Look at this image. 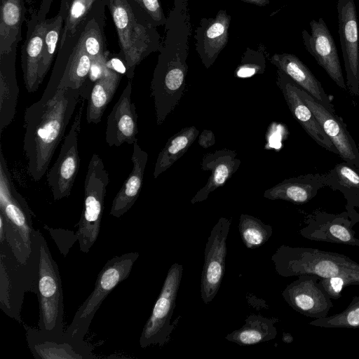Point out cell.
Masks as SVG:
<instances>
[{
	"mask_svg": "<svg viewBox=\"0 0 359 359\" xmlns=\"http://www.w3.org/2000/svg\"><path fill=\"white\" fill-rule=\"evenodd\" d=\"M306 222L300 233L307 239L359 247V239L352 229L355 224L347 211L339 214L316 211Z\"/></svg>",
	"mask_w": 359,
	"mask_h": 359,
	"instance_id": "e0dca14e",
	"label": "cell"
},
{
	"mask_svg": "<svg viewBox=\"0 0 359 359\" xmlns=\"http://www.w3.org/2000/svg\"><path fill=\"white\" fill-rule=\"evenodd\" d=\"M29 1H32V0H29Z\"/></svg>",
	"mask_w": 359,
	"mask_h": 359,
	"instance_id": "c3c4849f",
	"label": "cell"
},
{
	"mask_svg": "<svg viewBox=\"0 0 359 359\" xmlns=\"http://www.w3.org/2000/svg\"><path fill=\"white\" fill-rule=\"evenodd\" d=\"M54 0H42L37 11V15L41 20L46 19V16L50 11V6Z\"/></svg>",
	"mask_w": 359,
	"mask_h": 359,
	"instance_id": "ee69618b",
	"label": "cell"
},
{
	"mask_svg": "<svg viewBox=\"0 0 359 359\" xmlns=\"http://www.w3.org/2000/svg\"><path fill=\"white\" fill-rule=\"evenodd\" d=\"M67 14V12L59 10L55 17L47 19L43 49L39 67L40 84L48 72L57 53Z\"/></svg>",
	"mask_w": 359,
	"mask_h": 359,
	"instance_id": "836d02e7",
	"label": "cell"
},
{
	"mask_svg": "<svg viewBox=\"0 0 359 359\" xmlns=\"http://www.w3.org/2000/svg\"><path fill=\"white\" fill-rule=\"evenodd\" d=\"M32 239V255L26 264L18 260L6 240L0 241V309L19 323L25 294L34 293L38 274L39 253L34 234Z\"/></svg>",
	"mask_w": 359,
	"mask_h": 359,
	"instance_id": "5b68a950",
	"label": "cell"
},
{
	"mask_svg": "<svg viewBox=\"0 0 359 359\" xmlns=\"http://www.w3.org/2000/svg\"><path fill=\"white\" fill-rule=\"evenodd\" d=\"M276 318H267L260 315L251 314L245 320L243 326L228 334L225 339L241 346L254 345L273 339L277 335Z\"/></svg>",
	"mask_w": 359,
	"mask_h": 359,
	"instance_id": "f546056e",
	"label": "cell"
},
{
	"mask_svg": "<svg viewBox=\"0 0 359 359\" xmlns=\"http://www.w3.org/2000/svg\"><path fill=\"white\" fill-rule=\"evenodd\" d=\"M118 35L119 57L132 80L136 67L151 53L160 51L162 42L156 27L139 17L127 0H106Z\"/></svg>",
	"mask_w": 359,
	"mask_h": 359,
	"instance_id": "277c9868",
	"label": "cell"
},
{
	"mask_svg": "<svg viewBox=\"0 0 359 359\" xmlns=\"http://www.w3.org/2000/svg\"><path fill=\"white\" fill-rule=\"evenodd\" d=\"M231 16L220 9L212 18H203L195 31L196 50L206 69L216 61L229 41Z\"/></svg>",
	"mask_w": 359,
	"mask_h": 359,
	"instance_id": "ac0fdd59",
	"label": "cell"
},
{
	"mask_svg": "<svg viewBox=\"0 0 359 359\" xmlns=\"http://www.w3.org/2000/svg\"><path fill=\"white\" fill-rule=\"evenodd\" d=\"M132 80L128 79L118 101L109 113L105 132V140L109 147L137 142V114L131 102Z\"/></svg>",
	"mask_w": 359,
	"mask_h": 359,
	"instance_id": "ffe728a7",
	"label": "cell"
},
{
	"mask_svg": "<svg viewBox=\"0 0 359 359\" xmlns=\"http://www.w3.org/2000/svg\"><path fill=\"white\" fill-rule=\"evenodd\" d=\"M72 0H61L60 9L68 12L69 7Z\"/></svg>",
	"mask_w": 359,
	"mask_h": 359,
	"instance_id": "bcb514c9",
	"label": "cell"
},
{
	"mask_svg": "<svg viewBox=\"0 0 359 359\" xmlns=\"http://www.w3.org/2000/svg\"><path fill=\"white\" fill-rule=\"evenodd\" d=\"M243 2L251 4L257 6L264 7L269 4V0H241Z\"/></svg>",
	"mask_w": 359,
	"mask_h": 359,
	"instance_id": "f6af8a7d",
	"label": "cell"
},
{
	"mask_svg": "<svg viewBox=\"0 0 359 359\" xmlns=\"http://www.w3.org/2000/svg\"><path fill=\"white\" fill-rule=\"evenodd\" d=\"M325 185L339 191L346 201V209L355 224L359 222V168L345 161L326 172Z\"/></svg>",
	"mask_w": 359,
	"mask_h": 359,
	"instance_id": "4316f807",
	"label": "cell"
},
{
	"mask_svg": "<svg viewBox=\"0 0 359 359\" xmlns=\"http://www.w3.org/2000/svg\"><path fill=\"white\" fill-rule=\"evenodd\" d=\"M28 347L36 359H94L97 356L84 339L66 332H50L24 325Z\"/></svg>",
	"mask_w": 359,
	"mask_h": 359,
	"instance_id": "8fae6325",
	"label": "cell"
},
{
	"mask_svg": "<svg viewBox=\"0 0 359 359\" xmlns=\"http://www.w3.org/2000/svg\"><path fill=\"white\" fill-rule=\"evenodd\" d=\"M198 143L204 149H207L215 143V137L210 130H204L199 135Z\"/></svg>",
	"mask_w": 359,
	"mask_h": 359,
	"instance_id": "7bdbcfd3",
	"label": "cell"
},
{
	"mask_svg": "<svg viewBox=\"0 0 359 359\" xmlns=\"http://www.w3.org/2000/svg\"><path fill=\"white\" fill-rule=\"evenodd\" d=\"M283 341H285L286 343H291L293 340L292 337L289 334H284L283 337Z\"/></svg>",
	"mask_w": 359,
	"mask_h": 359,
	"instance_id": "7dc6e473",
	"label": "cell"
},
{
	"mask_svg": "<svg viewBox=\"0 0 359 359\" xmlns=\"http://www.w3.org/2000/svg\"><path fill=\"white\" fill-rule=\"evenodd\" d=\"M32 211L13 184L0 145V241L6 240L22 264L32 255Z\"/></svg>",
	"mask_w": 359,
	"mask_h": 359,
	"instance_id": "7a4b0ae2",
	"label": "cell"
},
{
	"mask_svg": "<svg viewBox=\"0 0 359 359\" xmlns=\"http://www.w3.org/2000/svg\"><path fill=\"white\" fill-rule=\"evenodd\" d=\"M183 266L173 264L168 270L161 292L145 323L140 338V346L145 348L151 345L163 346L172 331L170 323L175 300L182 277Z\"/></svg>",
	"mask_w": 359,
	"mask_h": 359,
	"instance_id": "9c48e42d",
	"label": "cell"
},
{
	"mask_svg": "<svg viewBox=\"0 0 359 359\" xmlns=\"http://www.w3.org/2000/svg\"><path fill=\"white\" fill-rule=\"evenodd\" d=\"M0 55L17 49L22 40L26 8L24 0H1Z\"/></svg>",
	"mask_w": 359,
	"mask_h": 359,
	"instance_id": "83f0119b",
	"label": "cell"
},
{
	"mask_svg": "<svg viewBox=\"0 0 359 359\" xmlns=\"http://www.w3.org/2000/svg\"><path fill=\"white\" fill-rule=\"evenodd\" d=\"M139 257L137 252H130L109 259L97 275L94 290L79 307L72 321L65 331L72 337L84 339L91 322L108 294L126 280Z\"/></svg>",
	"mask_w": 359,
	"mask_h": 359,
	"instance_id": "52a82bcc",
	"label": "cell"
},
{
	"mask_svg": "<svg viewBox=\"0 0 359 359\" xmlns=\"http://www.w3.org/2000/svg\"><path fill=\"white\" fill-rule=\"evenodd\" d=\"M318 283L326 292L330 299H337L341 297V292L346 286L354 285L353 282L342 276L320 278Z\"/></svg>",
	"mask_w": 359,
	"mask_h": 359,
	"instance_id": "ab89813d",
	"label": "cell"
},
{
	"mask_svg": "<svg viewBox=\"0 0 359 359\" xmlns=\"http://www.w3.org/2000/svg\"><path fill=\"white\" fill-rule=\"evenodd\" d=\"M270 62L317 102L330 111L335 112L332 102L321 83L297 56L286 53H275L270 57Z\"/></svg>",
	"mask_w": 359,
	"mask_h": 359,
	"instance_id": "7402d4cb",
	"label": "cell"
},
{
	"mask_svg": "<svg viewBox=\"0 0 359 359\" xmlns=\"http://www.w3.org/2000/svg\"><path fill=\"white\" fill-rule=\"evenodd\" d=\"M80 98L79 90L64 88L47 102L37 101L26 108L23 151L27 172L34 181L47 172Z\"/></svg>",
	"mask_w": 359,
	"mask_h": 359,
	"instance_id": "6da1fadb",
	"label": "cell"
},
{
	"mask_svg": "<svg viewBox=\"0 0 359 359\" xmlns=\"http://www.w3.org/2000/svg\"><path fill=\"white\" fill-rule=\"evenodd\" d=\"M106 0H72L65 18L59 48L65 41L83 29L94 15L105 11Z\"/></svg>",
	"mask_w": 359,
	"mask_h": 359,
	"instance_id": "4dcf8cb0",
	"label": "cell"
},
{
	"mask_svg": "<svg viewBox=\"0 0 359 359\" xmlns=\"http://www.w3.org/2000/svg\"><path fill=\"white\" fill-rule=\"evenodd\" d=\"M122 74L107 67L104 74L96 81L88 98L86 120L88 123H98L111 101L120 83Z\"/></svg>",
	"mask_w": 359,
	"mask_h": 359,
	"instance_id": "f1b7e54d",
	"label": "cell"
},
{
	"mask_svg": "<svg viewBox=\"0 0 359 359\" xmlns=\"http://www.w3.org/2000/svg\"><path fill=\"white\" fill-rule=\"evenodd\" d=\"M106 66L107 68L119 74H127V67L124 61L119 57H112L107 60Z\"/></svg>",
	"mask_w": 359,
	"mask_h": 359,
	"instance_id": "b9f144b4",
	"label": "cell"
},
{
	"mask_svg": "<svg viewBox=\"0 0 359 359\" xmlns=\"http://www.w3.org/2000/svg\"><path fill=\"white\" fill-rule=\"evenodd\" d=\"M133 11L152 26L165 25V15L160 0H127Z\"/></svg>",
	"mask_w": 359,
	"mask_h": 359,
	"instance_id": "f35d334b",
	"label": "cell"
},
{
	"mask_svg": "<svg viewBox=\"0 0 359 359\" xmlns=\"http://www.w3.org/2000/svg\"><path fill=\"white\" fill-rule=\"evenodd\" d=\"M319 279L311 274L298 276L283 291V299L294 311L306 317L317 319L327 316L333 304L318 283Z\"/></svg>",
	"mask_w": 359,
	"mask_h": 359,
	"instance_id": "5bb4252c",
	"label": "cell"
},
{
	"mask_svg": "<svg viewBox=\"0 0 359 359\" xmlns=\"http://www.w3.org/2000/svg\"><path fill=\"white\" fill-rule=\"evenodd\" d=\"M238 230L245 245L255 249L263 245L272 236V227L259 219L247 214H241Z\"/></svg>",
	"mask_w": 359,
	"mask_h": 359,
	"instance_id": "d590c367",
	"label": "cell"
},
{
	"mask_svg": "<svg viewBox=\"0 0 359 359\" xmlns=\"http://www.w3.org/2000/svg\"><path fill=\"white\" fill-rule=\"evenodd\" d=\"M311 33L303 29L302 36L306 50L341 88L347 90L334 39L323 18L312 20Z\"/></svg>",
	"mask_w": 359,
	"mask_h": 359,
	"instance_id": "9a60e30c",
	"label": "cell"
},
{
	"mask_svg": "<svg viewBox=\"0 0 359 359\" xmlns=\"http://www.w3.org/2000/svg\"><path fill=\"white\" fill-rule=\"evenodd\" d=\"M271 259L277 273L284 277L303 274L320 278L342 276L359 285V263L336 252L281 245Z\"/></svg>",
	"mask_w": 359,
	"mask_h": 359,
	"instance_id": "3957f363",
	"label": "cell"
},
{
	"mask_svg": "<svg viewBox=\"0 0 359 359\" xmlns=\"http://www.w3.org/2000/svg\"><path fill=\"white\" fill-rule=\"evenodd\" d=\"M109 182V174L102 158L94 154L88 165L83 208L76 232L82 252H88L99 236Z\"/></svg>",
	"mask_w": 359,
	"mask_h": 359,
	"instance_id": "ba28073f",
	"label": "cell"
},
{
	"mask_svg": "<svg viewBox=\"0 0 359 359\" xmlns=\"http://www.w3.org/2000/svg\"><path fill=\"white\" fill-rule=\"evenodd\" d=\"M131 160L133 169L111 203L109 214L116 218L121 217L131 208L142 189L148 154L141 149L137 142L133 144Z\"/></svg>",
	"mask_w": 359,
	"mask_h": 359,
	"instance_id": "d4e9b609",
	"label": "cell"
},
{
	"mask_svg": "<svg viewBox=\"0 0 359 359\" xmlns=\"http://www.w3.org/2000/svg\"><path fill=\"white\" fill-rule=\"evenodd\" d=\"M276 83L281 90L293 117L305 132L324 149L338 155V151L324 132L314 114L297 93V85L277 69Z\"/></svg>",
	"mask_w": 359,
	"mask_h": 359,
	"instance_id": "d6986e66",
	"label": "cell"
},
{
	"mask_svg": "<svg viewBox=\"0 0 359 359\" xmlns=\"http://www.w3.org/2000/svg\"><path fill=\"white\" fill-rule=\"evenodd\" d=\"M297 93L314 114L341 158L359 168V149L343 119L317 102L298 85Z\"/></svg>",
	"mask_w": 359,
	"mask_h": 359,
	"instance_id": "2e32d148",
	"label": "cell"
},
{
	"mask_svg": "<svg viewBox=\"0 0 359 359\" xmlns=\"http://www.w3.org/2000/svg\"><path fill=\"white\" fill-rule=\"evenodd\" d=\"M309 325L325 328L359 329V296L353 297L350 304L343 311L314 319Z\"/></svg>",
	"mask_w": 359,
	"mask_h": 359,
	"instance_id": "8d00e7d4",
	"label": "cell"
},
{
	"mask_svg": "<svg viewBox=\"0 0 359 359\" xmlns=\"http://www.w3.org/2000/svg\"><path fill=\"white\" fill-rule=\"evenodd\" d=\"M325 180V173H311L285 179L266 189L264 197L295 204L306 203L313 198L321 188L326 187Z\"/></svg>",
	"mask_w": 359,
	"mask_h": 359,
	"instance_id": "cb8c5ba5",
	"label": "cell"
},
{
	"mask_svg": "<svg viewBox=\"0 0 359 359\" xmlns=\"http://www.w3.org/2000/svg\"><path fill=\"white\" fill-rule=\"evenodd\" d=\"M83 100L82 98L69 131L61 146L58 157L46 175L47 184L55 201L70 195L79 172L80 157L78 140L81 131Z\"/></svg>",
	"mask_w": 359,
	"mask_h": 359,
	"instance_id": "30bf717a",
	"label": "cell"
},
{
	"mask_svg": "<svg viewBox=\"0 0 359 359\" xmlns=\"http://www.w3.org/2000/svg\"><path fill=\"white\" fill-rule=\"evenodd\" d=\"M91 64L92 58L83 48L79 38L69 57L58 90L64 88L77 89L80 90L82 97Z\"/></svg>",
	"mask_w": 359,
	"mask_h": 359,
	"instance_id": "d6a6232c",
	"label": "cell"
},
{
	"mask_svg": "<svg viewBox=\"0 0 359 359\" xmlns=\"http://www.w3.org/2000/svg\"><path fill=\"white\" fill-rule=\"evenodd\" d=\"M231 149H223L207 153L202 158L201 165L203 171L211 172L207 183L191 200L192 204L206 200L210 193L222 187L238 170L241 160Z\"/></svg>",
	"mask_w": 359,
	"mask_h": 359,
	"instance_id": "603a6c76",
	"label": "cell"
},
{
	"mask_svg": "<svg viewBox=\"0 0 359 359\" xmlns=\"http://www.w3.org/2000/svg\"><path fill=\"white\" fill-rule=\"evenodd\" d=\"M199 135L198 130L194 126L185 127L170 137L158 154L154 170V177L157 178L181 158L194 143Z\"/></svg>",
	"mask_w": 359,
	"mask_h": 359,
	"instance_id": "1f68e13d",
	"label": "cell"
},
{
	"mask_svg": "<svg viewBox=\"0 0 359 359\" xmlns=\"http://www.w3.org/2000/svg\"><path fill=\"white\" fill-rule=\"evenodd\" d=\"M231 219L220 217L210 231L205 245L201 279V296L209 304L216 296L223 279L227 252L226 240Z\"/></svg>",
	"mask_w": 359,
	"mask_h": 359,
	"instance_id": "7c38bea8",
	"label": "cell"
},
{
	"mask_svg": "<svg viewBox=\"0 0 359 359\" xmlns=\"http://www.w3.org/2000/svg\"><path fill=\"white\" fill-rule=\"evenodd\" d=\"M17 49L0 55V133L13 121L18 100L16 77Z\"/></svg>",
	"mask_w": 359,
	"mask_h": 359,
	"instance_id": "484cf974",
	"label": "cell"
},
{
	"mask_svg": "<svg viewBox=\"0 0 359 359\" xmlns=\"http://www.w3.org/2000/svg\"><path fill=\"white\" fill-rule=\"evenodd\" d=\"M104 12L91 18L86 24L79 36V41L92 60L107 57L104 52Z\"/></svg>",
	"mask_w": 359,
	"mask_h": 359,
	"instance_id": "e575fe53",
	"label": "cell"
},
{
	"mask_svg": "<svg viewBox=\"0 0 359 359\" xmlns=\"http://www.w3.org/2000/svg\"><path fill=\"white\" fill-rule=\"evenodd\" d=\"M266 67L265 49L260 46L257 49L247 48L241 57L234 74L237 78H249L262 74Z\"/></svg>",
	"mask_w": 359,
	"mask_h": 359,
	"instance_id": "74e56055",
	"label": "cell"
},
{
	"mask_svg": "<svg viewBox=\"0 0 359 359\" xmlns=\"http://www.w3.org/2000/svg\"><path fill=\"white\" fill-rule=\"evenodd\" d=\"M47 19L41 20L37 11L31 13L25 40L21 48V66L25 88L29 93L37 90L39 67L41 59Z\"/></svg>",
	"mask_w": 359,
	"mask_h": 359,
	"instance_id": "44dd1931",
	"label": "cell"
},
{
	"mask_svg": "<svg viewBox=\"0 0 359 359\" xmlns=\"http://www.w3.org/2000/svg\"><path fill=\"white\" fill-rule=\"evenodd\" d=\"M339 35L351 95L359 96V39L354 0H337Z\"/></svg>",
	"mask_w": 359,
	"mask_h": 359,
	"instance_id": "4fadbf2b",
	"label": "cell"
},
{
	"mask_svg": "<svg viewBox=\"0 0 359 359\" xmlns=\"http://www.w3.org/2000/svg\"><path fill=\"white\" fill-rule=\"evenodd\" d=\"M39 253V269L34 293L39 304V328L50 332H64V302L58 266L39 229L34 230Z\"/></svg>",
	"mask_w": 359,
	"mask_h": 359,
	"instance_id": "8992f818",
	"label": "cell"
},
{
	"mask_svg": "<svg viewBox=\"0 0 359 359\" xmlns=\"http://www.w3.org/2000/svg\"><path fill=\"white\" fill-rule=\"evenodd\" d=\"M54 240L60 252L66 256L75 241H78L76 233L72 231L53 229L45 226Z\"/></svg>",
	"mask_w": 359,
	"mask_h": 359,
	"instance_id": "60d3db41",
	"label": "cell"
}]
</instances>
